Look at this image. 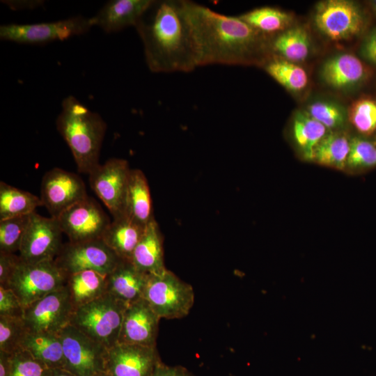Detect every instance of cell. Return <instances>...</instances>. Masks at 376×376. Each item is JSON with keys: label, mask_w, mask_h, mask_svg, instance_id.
<instances>
[{"label": "cell", "mask_w": 376, "mask_h": 376, "mask_svg": "<svg viewBox=\"0 0 376 376\" xmlns=\"http://www.w3.org/2000/svg\"><path fill=\"white\" fill-rule=\"evenodd\" d=\"M182 5L190 27L198 67L257 61L260 54L269 48L264 36L239 16L221 14L189 0H182Z\"/></svg>", "instance_id": "obj_1"}, {"label": "cell", "mask_w": 376, "mask_h": 376, "mask_svg": "<svg viewBox=\"0 0 376 376\" xmlns=\"http://www.w3.org/2000/svg\"><path fill=\"white\" fill-rule=\"evenodd\" d=\"M306 112L327 129L330 130L343 127L346 120L343 108L329 102H313L308 107Z\"/></svg>", "instance_id": "obj_35"}, {"label": "cell", "mask_w": 376, "mask_h": 376, "mask_svg": "<svg viewBox=\"0 0 376 376\" xmlns=\"http://www.w3.org/2000/svg\"><path fill=\"white\" fill-rule=\"evenodd\" d=\"M327 128L307 112L299 111L293 118L295 141L306 159L312 160L315 148L327 133Z\"/></svg>", "instance_id": "obj_27"}, {"label": "cell", "mask_w": 376, "mask_h": 376, "mask_svg": "<svg viewBox=\"0 0 376 376\" xmlns=\"http://www.w3.org/2000/svg\"><path fill=\"white\" fill-rule=\"evenodd\" d=\"M127 306L111 293L106 292L74 308L69 324L109 349L118 343Z\"/></svg>", "instance_id": "obj_4"}, {"label": "cell", "mask_w": 376, "mask_h": 376, "mask_svg": "<svg viewBox=\"0 0 376 376\" xmlns=\"http://www.w3.org/2000/svg\"><path fill=\"white\" fill-rule=\"evenodd\" d=\"M239 17L262 36L285 30L292 20L287 13L268 6L253 9Z\"/></svg>", "instance_id": "obj_30"}, {"label": "cell", "mask_w": 376, "mask_h": 376, "mask_svg": "<svg viewBox=\"0 0 376 376\" xmlns=\"http://www.w3.org/2000/svg\"><path fill=\"white\" fill-rule=\"evenodd\" d=\"M65 287L75 308L107 292V275L93 270L76 272L68 275Z\"/></svg>", "instance_id": "obj_25"}, {"label": "cell", "mask_w": 376, "mask_h": 376, "mask_svg": "<svg viewBox=\"0 0 376 376\" xmlns=\"http://www.w3.org/2000/svg\"><path fill=\"white\" fill-rule=\"evenodd\" d=\"M365 68L361 61L350 54L336 55L327 60L322 68V77L329 86L346 88L357 85L364 78Z\"/></svg>", "instance_id": "obj_23"}, {"label": "cell", "mask_w": 376, "mask_h": 376, "mask_svg": "<svg viewBox=\"0 0 376 376\" xmlns=\"http://www.w3.org/2000/svg\"><path fill=\"white\" fill-rule=\"evenodd\" d=\"M130 171L127 160L112 158L104 164H99L88 174L91 189L113 218L125 214Z\"/></svg>", "instance_id": "obj_10"}, {"label": "cell", "mask_w": 376, "mask_h": 376, "mask_svg": "<svg viewBox=\"0 0 376 376\" xmlns=\"http://www.w3.org/2000/svg\"><path fill=\"white\" fill-rule=\"evenodd\" d=\"M12 367V354L0 350V376H9Z\"/></svg>", "instance_id": "obj_42"}, {"label": "cell", "mask_w": 376, "mask_h": 376, "mask_svg": "<svg viewBox=\"0 0 376 376\" xmlns=\"http://www.w3.org/2000/svg\"><path fill=\"white\" fill-rule=\"evenodd\" d=\"M130 260L148 275L160 274L167 269L164 261L163 237L155 219L146 226Z\"/></svg>", "instance_id": "obj_20"}, {"label": "cell", "mask_w": 376, "mask_h": 376, "mask_svg": "<svg viewBox=\"0 0 376 376\" xmlns=\"http://www.w3.org/2000/svg\"><path fill=\"white\" fill-rule=\"evenodd\" d=\"M136 25L148 67L153 72H189L198 67L182 0L155 1Z\"/></svg>", "instance_id": "obj_2"}, {"label": "cell", "mask_w": 376, "mask_h": 376, "mask_svg": "<svg viewBox=\"0 0 376 376\" xmlns=\"http://www.w3.org/2000/svg\"><path fill=\"white\" fill-rule=\"evenodd\" d=\"M314 22L319 31L332 40L350 39L360 33L364 26L359 8L346 0L320 2L315 8Z\"/></svg>", "instance_id": "obj_14"}, {"label": "cell", "mask_w": 376, "mask_h": 376, "mask_svg": "<svg viewBox=\"0 0 376 376\" xmlns=\"http://www.w3.org/2000/svg\"><path fill=\"white\" fill-rule=\"evenodd\" d=\"M64 368L75 376H94L106 372L108 348L68 324L58 334Z\"/></svg>", "instance_id": "obj_7"}, {"label": "cell", "mask_w": 376, "mask_h": 376, "mask_svg": "<svg viewBox=\"0 0 376 376\" xmlns=\"http://www.w3.org/2000/svg\"><path fill=\"white\" fill-rule=\"evenodd\" d=\"M269 49L291 62L305 60L310 49V40L306 31L301 27L286 30L270 40Z\"/></svg>", "instance_id": "obj_29"}, {"label": "cell", "mask_w": 376, "mask_h": 376, "mask_svg": "<svg viewBox=\"0 0 376 376\" xmlns=\"http://www.w3.org/2000/svg\"><path fill=\"white\" fill-rule=\"evenodd\" d=\"M24 307L14 292L0 285V315L23 318Z\"/></svg>", "instance_id": "obj_38"}, {"label": "cell", "mask_w": 376, "mask_h": 376, "mask_svg": "<svg viewBox=\"0 0 376 376\" xmlns=\"http://www.w3.org/2000/svg\"><path fill=\"white\" fill-rule=\"evenodd\" d=\"M154 0H113L107 2L93 17L91 26H97L107 33L136 26Z\"/></svg>", "instance_id": "obj_18"}, {"label": "cell", "mask_w": 376, "mask_h": 376, "mask_svg": "<svg viewBox=\"0 0 376 376\" xmlns=\"http://www.w3.org/2000/svg\"><path fill=\"white\" fill-rule=\"evenodd\" d=\"M21 348L49 368H64L62 343L58 334L29 332L24 336Z\"/></svg>", "instance_id": "obj_24"}, {"label": "cell", "mask_w": 376, "mask_h": 376, "mask_svg": "<svg viewBox=\"0 0 376 376\" xmlns=\"http://www.w3.org/2000/svg\"><path fill=\"white\" fill-rule=\"evenodd\" d=\"M31 214L0 220V252L19 251Z\"/></svg>", "instance_id": "obj_32"}, {"label": "cell", "mask_w": 376, "mask_h": 376, "mask_svg": "<svg viewBox=\"0 0 376 376\" xmlns=\"http://www.w3.org/2000/svg\"><path fill=\"white\" fill-rule=\"evenodd\" d=\"M21 258L15 253L0 252V285L5 287Z\"/></svg>", "instance_id": "obj_39"}, {"label": "cell", "mask_w": 376, "mask_h": 376, "mask_svg": "<svg viewBox=\"0 0 376 376\" xmlns=\"http://www.w3.org/2000/svg\"><path fill=\"white\" fill-rule=\"evenodd\" d=\"M73 310L65 285L24 308L23 320L29 332L58 334L70 324Z\"/></svg>", "instance_id": "obj_11"}, {"label": "cell", "mask_w": 376, "mask_h": 376, "mask_svg": "<svg viewBox=\"0 0 376 376\" xmlns=\"http://www.w3.org/2000/svg\"><path fill=\"white\" fill-rule=\"evenodd\" d=\"M48 376H75L68 370L63 368H52L49 370Z\"/></svg>", "instance_id": "obj_43"}, {"label": "cell", "mask_w": 376, "mask_h": 376, "mask_svg": "<svg viewBox=\"0 0 376 376\" xmlns=\"http://www.w3.org/2000/svg\"><path fill=\"white\" fill-rule=\"evenodd\" d=\"M67 276L54 260L27 263L21 259L4 288L14 292L24 308L65 286Z\"/></svg>", "instance_id": "obj_5"}, {"label": "cell", "mask_w": 376, "mask_h": 376, "mask_svg": "<svg viewBox=\"0 0 376 376\" xmlns=\"http://www.w3.org/2000/svg\"><path fill=\"white\" fill-rule=\"evenodd\" d=\"M350 150V140L338 132H329L315 148L312 160L315 162L343 170L346 166Z\"/></svg>", "instance_id": "obj_28"}, {"label": "cell", "mask_w": 376, "mask_h": 376, "mask_svg": "<svg viewBox=\"0 0 376 376\" xmlns=\"http://www.w3.org/2000/svg\"><path fill=\"white\" fill-rule=\"evenodd\" d=\"M350 118L359 132L373 133L376 130V103L369 99L359 100L352 106Z\"/></svg>", "instance_id": "obj_36"}, {"label": "cell", "mask_w": 376, "mask_h": 376, "mask_svg": "<svg viewBox=\"0 0 376 376\" xmlns=\"http://www.w3.org/2000/svg\"><path fill=\"white\" fill-rule=\"evenodd\" d=\"M159 320L143 298L128 305L118 343L156 347Z\"/></svg>", "instance_id": "obj_17"}, {"label": "cell", "mask_w": 376, "mask_h": 376, "mask_svg": "<svg viewBox=\"0 0 376 376\" xmlns=\"http://www.w3.org/2000/svg\"><path fill=\"white\" fill-rule=\"evenodd\" d=\"M91 26L90 19L82 16L50 22L3 24L0 38L19 44H45L84 34Z\"/></svg>", "instance_id": "obj_8"}, {"label": "cell", "mask_w": 376, "mask_h": 376, "mask_svg": "<svg viewBox=\"0 0 376 376\" xmlns=\"http://www.w3.org/2000/svg\"><path fill=\"white\" fill-rule=\"evenodd\" d=\"M63 231L56 218L45 217L34 212L24 235L19 257L27 263L54 260L63 246Z\"/></svg>", "instance_id": "obj_12"}, {"label": "cell", "mask_w": 376, "mask_h": 376, "mask_svg": "<svg viewBox=\"0 0 376 376\" xmlns=\"http://www.w3.org/2000/svg\"><path fill=\"white\" fill-rule=\"evenodd\" d=\"M87 196L82 179L74 173L54 168L42 177L40 198L54 218Z\"/></svg>", "instance_id": "obj_15"}, {"label": "cell", "mask_w": 376, "mask_h": 376, "mask_svg": "<svg viewBox=\"0 0 376 376\" xmlns=\"http://www.w3.org/2000/svg\"><path fill=\"white\" fill-rule=\"evenodd\" d=\"M49 370L45 364L22 349L12 354L9 376H48Z\"/></svg>", "instance_id": "obj_37"}, {"label": "cell", "mask_w": 376, "mask_h": 376, "mask_svg": "<svg viewBox=\"0 0 376 376\" xmlns=\"http://www.w3.org/2000/svg\"><path fill=\"white\" fill-rule=\"evenodd\" d=\"M94 376H111V375L109 373H107V372H103V373H99L97 375H95Z\"/></svg>", "instance_id": "obj_44"}, {"label": "cell", "mask_w": 376, "mask_h": 376, "mask_svg": "<svg viewBox=\"0 0 376 376\" xmlns=\"http://www.w3.org/2000/svg\"><path fill=\"white\" fill-rule=\"evenodd\" d=\"M71 242L102 239L111 221L101 206L90 196L72 205L57 218Z\"/></svg>", "instance_id": "obj_13"}, {"label": "cell", "mask_w": 376, "mask_h": 376, "mask_svg": "<svg viewBox=\"0 0 376 376\" xmlns=\"http://www.w3.org/2000/svg\"><path fill=\"white\" fill-rule=\"evenodd\" d=\"M161 362L156 347L118 343L107 350L106 372L111 376H151Z\"/></svg>", "instance_id": "obj_16"}, {"label": "cell", "mask_w": 376, "mask_h": 376, "mask_svg": "<svg viewBox=\"0 0 376 376\" xmlns=\"http://www.w3.org/2000/svg\"><path fill=\"white\" fill-rule=\"evenodd\" d=\"M143 299L161 318L178 319L187 316L194 303L192 286L166 269L149 275Z\"/></svg>", "instance_id": "obj_6"}, {"label": "cell", "mask_w": 376, "mask_h": 376, "mask_svg": "<svg viewBox=\"0 0 376 376\" xmlns=\"http://www.w3.org/2000/svg\"><path fill=\"white\" fill-rule=\"evenodd\" d=\"M372 5H373V8H374V10L376 11V1H372Z\"/></svg>", "instance_id": "obj_45"}, {"label": "cell", "mask_w": 376, "mask_h": 376, "mask_svg": "<svg viewBox=\"0 0 376 376\" xmlns=\"http://www.w3.org/2000/svg\"><path fill=\"white\" fill-rule=\"evenodd\" d=\"M42 205L40 197L0 182V220L31 214Z\"/></svg>", "instance_id": "obj_26"}, {"label": "cell", "mask_w": 376, "mask_h": 376, "mask_svg": "<svg viewBox=\"0 0 376 376\" xmlns=\"http://www.w3.org/2000/svg\"><path fill=\"white\" fill-rule=\"evenodd\" d=\"M265 71L288 90L299 91L308 84L306 72L299 65L285 59L271 58L264 64Z\"/></svg>", "instance_id": "obj_31"}, {"label": "cell", "mask_w": 376, "mask_h": 376, "mask_svg": "<svg viewBox=\"0 0 376 376\" xmlns=\"http://www.w3.org/2000/svg\"><path fill=\"white\" fill-rule=\"evenodd\" d=\"M125 214L146 227L155 218L148 180L139 169H131L125 205Z\"/></svg>", "instance_id": "obj_22"}, {"label": "cell", "mask_w": 376, "mask_h": 376, "mask_svg": "<svg viewBox=\"0 0 376 376\" xmlns=\"http://www.w3.org/2000/svg\"><path fill=\"white\" fill-rule=\"evenodd\" d=\"M26 332L23 318L0 315V350L13 354L22 350Z\"/></svg>", "instance_id": "obj_33"}, {"label": "cell", "mask_w": 376, "mask_h": 376, "mask_svg": "<svg viewBox=\"0 0 376 376\" xmlns=\"http://www.w3.org/2000/svg\"><path fill=\"white\" fill-rule=\"evenodd\" d=\"M120 260L102 239H97L63 244L54 260L68 276L85 270L107 275Z\"/></svg>", "instance_id": "obj_9"}, {"label": "cell", "mask_w": 376, "mask_h": 376, "mask_svg": "<svg viewBox=\"0 0 376 376\" xmlns=\"http://www.w3.org/2000/svg\"><path fill=\"white\" fill-rule=\"evenodd\" d=\"M346 166L352 169H368L376 166V146L359 137L350 140Z\"/></svg>", "instance_id": "obj_34"}, {"label": "cell", "mask_w": 376, "mask_h": 376, "mask_svg": "<svg viewBox=\"0 0 376 376\" xmlns=\"http://www.w3.org/2000/svg\"><path fill=\"white\" fill-rule=\"evenodd\" d=\"M149 275L139 270L130 260L120 259L107 275V290L127 306L143 298Z\"/></svg>", "instance_id": "obj_19"}, {"label": "cell", "mask_w": 376, "mask_h": 376, "mask_svg": "<svg viewBox=\"0 0 376 376\" xmlns=\"http://www.w3.org/2000/svg\"><path fill=\"white\" fill-rule=\"evenodd\" d=\"M56 127L73 155L79 172L89 174L99 164L107 124L72 95L62 102Z\"/></svg>", "instance_id": "obj_3"}, {"label": "cell", "mask_w": 376, "mask_h": 376, "mask_svg": "<svg viewBox=\"0 0 376 376\" xmlns=\"http://www.w3.org/2000/svg\"><path fill=\"white\" fill-rule=\"evenodd\" d=\"M146 227L124 214L113 218L103 233L102 240L120 259L131 260Z\"/></svg>", "instance_id": "obj_21"}, {"label": "cell", "mask_w": 376, "mask_h": 376, "mask_svg": "<svg viewBox=\"0 0 376 376\" xmlns=\"http://www.w3.org/2000/svg\"><path fill=\"white\" fill-rule=\"evenodd\" d=\"M151 376H193L182 366H169L161 362Z\"/></svg>", "instance_id": "obj_40"}, {"label": "cell", "mask_w": 376, "mask_h": 376, "mask_svg": "<svg viewBox=\"0 0 376 376\" xmlns=\"http://www.w3.org/2000/svg\"><path fill=\"white\" fill-rule=\"evenodd\" d=\"M362 53L367 59L376 63V31L365 40L362 47Z\"/></svg>", "instance_id": "obj_41"}]
</instances>
